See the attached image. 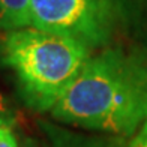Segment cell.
Listing matches in <instances>:
<instances>
[{
	"instance_id": "1",
	"label": "cell",
	"mask_w": 147,
	"mask_h": 147,
	"mask_svg": "<svg viewBox=\"0 0 147 147\" xmlns=\"http://www.w3.org/2000/svg\"><path fill=\"white\" fill-rule=\"evenodd\" d=\"M51 114L87 129L137 134L147 122V62L117 48L104 50L90 57Z\"/></svg>"
},
{
	"instance_id": "2",
	"label": "cell",
	"mask_w": 147,
	"mask_h": 147,
	"mask_svg": "<svg viewBox=\"0 0 147 147\" xmlns=\"http://www.w3.org/2000/svg\"><path fill=\"white\" fill-rule=\"evenodd\" d=\"M92 57V48L57 33L24 27L0 36V63L12 71L24 104L51 111Z\"/></svg>"
},
{
	"instance_id": "3",
	"label": "cell",
	"mask_w": 147,
	"mask_h": 147,
	"mask_svg": "<svg viewBox=\"0 0 147 147\" xmlns=\"http://www.w3.org/2000/svg\"><path fill=\"white\" fill-rule=\"evenodd\" d=\"M117 0H32L30 27L57 33L98 48L117 24Z\"/></svg>"
},
{
	"instance_id": "4",
	"label": "cell",
	"mask_w": 147,
	"mask_h": 147,
	"mask_svg": "<svg viewBox=\"0 0 147 147\" xmlns=\"http://www.w3.org/2000/svg\"><path fill=\"white\" fill-rule=\"evenodd\" d=\"M32 0H0V32L30 27Z\"/></svg>"
},
{
	"instance_id": "5",
	"label": "cell",
	"mask_w": 147,
	"mask_h": 147,
	"mask_svg": "<svg viewBox=\"0 0 147 147\" xmlns=\"http://www.w3.org/2000/svg\"><path fill=\"white\" fill-rule=\"evenodd\" d=\"M15 123V116L12 111L9 102L6 98L0 93V128H12Z\"/></svg>"
},
{
	"instance_id": "6",
	"label": "cell",
	"mask_w": 147,
	"mask_h": 147,
	"mask_svg": "<svg viewBox=\"0 0 147 147\" xmlns=\"http://www.w3.org/2000/svg\"><path fill=\"white\" fill-rule=\"evenodd\" d=\"M0 147H20L12 128H0Z\"/></svg>"
},
{
	"instance_id": "7",
	"label": "cell",
	"mask_w": 147,
	"mask_h": 147,
	"mask_svg": "<svg viewBox=\"0 0 147 147\" xmlns=\"http://www.w3.org/2000/svg\"><path fill=\"white\" fill-rule=\"evenodd\" d=\"M131 147H147V122L140 128V131L135 134Z\"/></svg>"
},
{
	"instance_id": "8",
	"label": "cell",
	"mask_w": 147,
	"mask_h": 147,
	"mask_svg": "<svg viewBox=\"0 0 147 147\" xmlns=\"http://www.w3.org/2000/svg\"><path fill=\"white\" fill-rule=\"evenodd\" d=\"M23 147H38L35 143L32 141V140H26V143H24V146Z\"/></svg>"
}]
</instances>
